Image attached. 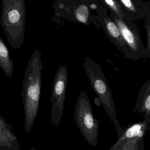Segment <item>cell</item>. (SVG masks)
<instances>
[{
    "label": "cell",
    "mask_w": 150,
    "mask_h": 150,
    "mask_svg": "<svg viewBox=\"0 0 150 150\" xmlns=\"http://www.w3.org/2000/svg\"><path fill=\"white\" fill-rule=\"evenodd\" d=\"M68 78L67 66L61 65L55 74L52 87L51 122L53 127L59 126L62 118L66 99Z\"/></svg>",
    "instance_id": "5"
},
{
    "label": "cell",
    "mask_w": 150,
    "mask_h": 150,
    "mask_svg": "<svg viewBox=\"0 0 150 150\" xmlns=\"http://www.w3.org/2000/svg\"><path fill=\"white\" fill-rule=\"evenodd\" d=\"M84 68L91 86L96 93L100 103L113 122L118 138H119L122 135L123 129L121 127L117 120L112 91L102 70L101 65L86 57L84 62Z\"/></svg>",
    "instance_id": "3"
},
{
    "label": "cell",
    "mask_w": 150,
    "mask_h": 150,
    "mask_svg": "<svg viewBox=\"0 0 150 150\" xmlns=\"http://www.w3.org/2000/svg\"><path fill=\"white\" fill-rule=\"evenodd\" d=\"M0 150H1V149H0Z\"/></svg>",
    "instance_id": "21"
},
{
    "label": "cell",
    "mask_w": 150,
    "mask_h": 150,
    "mask_svg": "<svg viewBox=\"0 0 150 150\" xmlns=\"http://www.w3.org/2000/svg\"><path fill=\"white\" fill-rule=\"evenodd\" d=\"M75 16L78 22L88 24L89 17V10L88 6L84 4L78 6L75 11Z\"/></svg>",
    "instance_id": "13"
},
{
    "label": "cell",
    "mask_w": 150,
    "mask_h": 150,
    "mask_svg": "<svg viewBox=\"0 0 150 150\" xmlns=\"http://www.w3.org/2000/svg\"><path fill=\"white\" fill-rule=\"evenodd\" d=\"M1 2V25L10 45L18 50L22 47L25 35L24 0H3Z\"/></svg>",
    "instance_id": "2"
},
{
    "label": "cell",
    "mask_w": 150,
    "mask_h": 150,
    "mask_svg": "<svg viewBox=\"0 0 150 150\" xmlns=\"http://www.w3.org/2000/svg\"><path fill=\"white\" fill-rule=\"evenodd\" d=\"M74 118L76 127L88 144L96 147L97 144L99 122L95 118L92 108L86 93L81 91L75 107Z\"/></svg>",
    "instance_id": "4"
},
{
    "label": "cell",
    "mask_w": 150,
    "mask_h": 150,
    "mask_svg": "<svg viewBox=\"0 0 150 150\" xmlns=\"http://www.w3.org/2000/svg\"><path fill=\"white\" fill-rule=\"evenodd\" d=\"M114 22L126 45V52L124 54L125 59L134 60L142 58L149 59L150 54L143 44L138 30L136 27L128 25L118 18H114Z\"/></svg>",
    "instance_id": "6"
},
{
    "label": "cell",
    "mask_w": 150,
    "mask_h": 150,
    "mask_svg": "<svg viewBox=\"0 0 150 150\" xmlns=\"http://www.w3.org/2000/svg\"><path fill=\"white\" fill-rule=\"evenodd\" d=\"M120 141L121 140L118 138L117 142H116V143H115L114 144H113V146L110 148L109 150H117L118 147H119V145L120 143Z\"/></svg>",
    "instance_id": "17"
},
{
    "label": "cell",
    "mask_w": 150,
    "mask_h": 150,
    "mask_svg": "<svg viewBox=\"0 0 150 150\" xmlns=\"http://www.w3.org/2000/svg\"><path fill=\"white\" fill-rule=\"evenodd\" d=\"M120 140V143L117 150L144 149V139H126L122 141L121 139Z\"/></svg>",
    "instance_id": "12"
},
{
    "label": "cell",
    "mask_w": 150,
    "mask_h": 150,
    "mask_svg": "<svg viewBox=\"0 0 150 150\" xmlns=\"http://www.w3.org/2000/svg\"><path fill=\"white\" fill-rule=\"evenodd\" d=\"M150 120L144 119L143 121L129 125L123 129L121 136L122 141L126 139H144L147 131L150 129Z\"/></svg>",
    "instance_id": "9"
},
{
    "label": "cell",
    "mask_w": 150,
    "mask_h": 150,
    "mask_svg": "<svg viewBox=\"0 0 150 150\" xmlns=\"http://www.w3.org/2000/svg\"><path fill=\"white\" fill-rule=\"evenodd\" d=\"M104 29L107 38L121 52L125 53L126 45L117 25L109 18L105 19Z\"/></svg>",
    "instance_id": "10"
},
{
    "label": "cell",
    "mask_w": 150,
    "mask_h": 150,
    "mask_svg": "<svg viewBox=\"0 0 150 150\" xmlns=\"http://www.w3.org/2000/svg\"><path fill=\"white\" fill-rule=\"evenodd\" d=\"M41 53L34 50L25 68L21 92L25 113L24 128L31 132L39 109L43 69Z\"/></svg>",
    "instance_id": "1"
},
{
    "label": "cell",
    "mask_w": 150,
    "mask_h": 150,
    "mask_svg": "<svg viewBox=\"0 0 150 150\" xmlns=\"http://www.w3.org/2000/svg\"><path fill=\"white\" fill-rule=\"evenodd\" d=\"M104 4L112 11L118 18L123 20V15L122 8L120 4L117 0H102Z\"/></svg>",
    "instance_id": "14"
},
{
    "label": "cell",
    "mask_w": 150,
    "mask_h": 150,
    "mask_svg": "<svg viewBox=\"0 0 150 150\" xmlns=\"http://www.w3.org/2000/svg\"><path fill=\"white\" fill-rule=\"evenodd\" d=\"M133 112L144 113V119L150 120V80L141 87Z\"/></svg>",
    "instance_id": "8"
},
{
    "label": "cell",
    "mask_w": 150,
    "mask_h": 150,
    "mask_svg": "<svg viewBox=\"0 0 150 150\" xmlns=\"http://www.w3.org/2000/svg\"><path fill=\"white\" fill-rule=\"evenodd\" d=\"M122 6L129 11L136 13V8L133 0H119Z\"/></svg>",
    "instance_id": "15"
},
{
    "label": "cell",
    "mask_w": 150,
    "mask_h": 150,
    "mask_svg": "<svg viewBox=\"0 0 150 150\" xmlns=\"http://www.w3.org/2000/svg\"><path fill=\"white\" fill-rule=\"evenodd\" d=\"M0 149L20 150L19 141L12 131V127L1 115Z\"/></svg>",
    "instance_id": "7"
},
{
    "label": "cell",
    "mask_w": 150,
    "mask_h": 150,
    "mask_svg": "<svg viewBox=\"0 0 150 150\" xmlns=\"http://www.w3.org/2000/svg\"><path fill=\"white\" fill-rule=\"evenodd\" d=\"M146 30H147V45L146 47L147 52L150 54V27L149 23H147L145 25Z\"/></svg>",
    "instance_id": "16"
},
{
    "label": "cell",
    "mask_w": 150,
    "mask_h": 150,
    "mask_svg": "<svg viewBox=\"0 0 150 150\" xmlns=\"http://www.w3.org/2000/svg\"><path fill=\"white\" fill-rule=\"evenodd\" d=\"M30 150H36V149H35V148H32Z\"/></svg>",
    "instance_id": "19"
},
{
    "label": "cell",
    "mask_w": 150,
    "mask_h": 150,
    "mask_svg": "<svg viewBox=\"0 0 150 150\" xmlns=\"http://www.w3.org/2000/svg\"><path fill=\"white\" fill-rule=\"evenodd\" d=\"M90 7L92 9H95L97 8V6L95 4H92L91 5Z\"/></svg>",
    "instance_id": "18"
},
{
    "label": "cell",
    "mask_w": 150,
    "mask_h": 150,
    "mask_svg": "<svg viewBox=\"0 0 150 150\" xmlns=\"http://www.w3.org/2000/svg\"><path fill=\"white\" fill-rule=\"evenodd\" d=\"M1 1H3V0H1Z\"/></svg>",
    "instance_id": "20"
},
{
    "label": "cell",
    "mask_w": 150,
    "mask_h": 150,
    "mask_svg": "<svg viewBox=\"0 0 150 150\" xmlns=\"http://www.w3.org/2000/svg\"><path fill=\"white\" fill-rule=\"evenodd\" d=\"M0 67L9 78L11 79L14 71V63L10 57L7 46L0 37Z\"/></svg>",
    "instance_id": "11"
}]
</instances>
